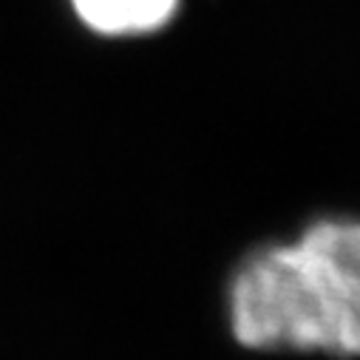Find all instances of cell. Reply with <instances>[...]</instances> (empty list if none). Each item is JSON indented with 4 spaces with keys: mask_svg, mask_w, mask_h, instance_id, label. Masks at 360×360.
<instances>
[{
    "mask_svg": "<svg viewBox=\"0 0 360 360\" xmlns=\"http://www.w3.org/2000/svg\"><path fill=\"white\" fill-rule=\"evenodd\" d=\"M230 321L250 349L360 354V224L321 221L298 244L250 258L230 290Z\"/></svg>",
    "mask_w": 360,
    "mask_h": 360,
    "instance_id": "obj_1",
    "label": "cell"
},
{
    "mask_svg": "<svg viewBox=\"0 0 360 360\" xmlns=\"http://www.w3.org/2000/svg\"><path fill=\"white\" fill-rule=\"evenodd\" d=\"M176 0H74L77 15L105 34H136L162 26Z\"/></svg>",
    "mask_w": 360,
    "mask_h": 360,
    "instance_id": "obj_2",
    "label": "cell"
}]
</instances>
